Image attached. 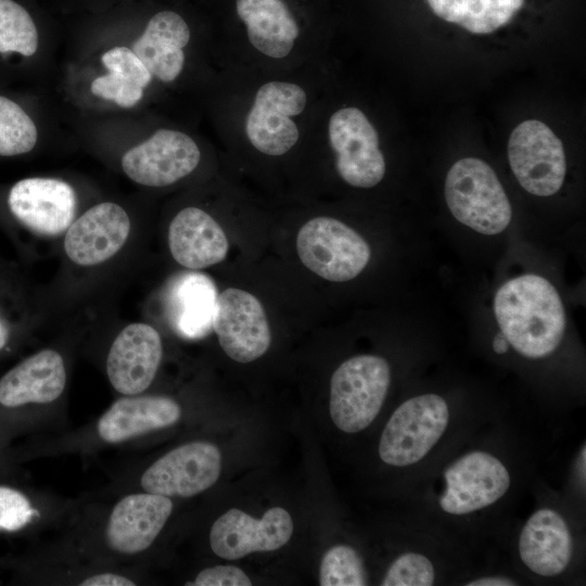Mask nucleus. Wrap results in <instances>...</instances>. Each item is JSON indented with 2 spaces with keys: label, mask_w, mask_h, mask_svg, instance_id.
<instances>
[{
  "label": "nucleus",
  "mask_w": 586,
  "mask_h": 586,
  "mask_svg": "<svg viewBox=\"0 0 586 586\" xmlns=\"http://www.w3.org/2000/svg\"><path fill=\"white\" fill-rule=\"evenodd\" d=\"M321 586H362L368 574L358 551L349 545H335L322 557L320 564Z\"/></svg>",
  "instance_id": "cd10ccee"
},
{
  "label": "nucleus",
  "mask_w": 586,
  "mask_h": 586,
  "mask_svg": "<svg viewBox=\"0 0 586 586\" xmlns=\"http://www.w3.org/2000/svg\"><path fill=\"white\" fill-rule=\"evenodd\" d=\"M81 586H133L131 579L114 573H102L84 579Z\"/></svg>",
  "instance_id": "72a5a7b5"
},
{
  "label": "nucleus",
  "mask_w": 586,
  "mask_h": 586,
  "mask_svg": "<svg viewBox=\"0 0 586 586\" xmlns=\"http://www.w3.org/2000/svg\"><path fill=\"white\" fill-rule=\"evenodd\" d=\"M445 199L454 217L474 231L494 235L511 221V205L493 168L466 157L456 162L445 180Z\"/></svg>",
  "instance_id": "20e7f679"
},
{
  "label": "nucleus",
  "mask_w": 586,
  "mask_h": 586,
  "mask_svg": "<svg viewBox=\"0 0 586 586\" xmlns=\"http://www.w3.org/2000/svg\"><path fill=\"white\" fill-rule=\"evenodd\" d=\"M217 297V288L205 273L183 271L173 277L165 291V310L174 331L186 340L207 336Z\"/></svg>",
  "instance_id": "6ab92c4d"
},
{
  "label": "nucleus",
  "mask_w": 586,
  "mask_h": 586,
  "mask_svg": "<svg viewBox=\"0 0 586 586\" xmlns=\"http://www.w3.org/2000/svg\"><path fill=\"white\" fill-rule=\"evenodd\" d=\"M173 511L169 497L132 494L113 508L107 527L109 546L120 553L133 555L148 549L155 540Z\"/></svg>",
  "instance_id": "a211bd4d"
},
{
  "label": "nucleus",
  "mask_w": 586,
  "mask_h": 586,
  "mask_svg": "<svg viewBox=\"0 0 586 586\" xmlns=\"http://www.w3.org/2000/svg\"><path fill=\"white\" fill-rule=\"evenodd\" d=\"M101 61L109 72L119 74L143 89L151 82L152 74L129 48L114 47L102 54Z\"/></svg>",
  "instance_id": "7c9ffc66"
},
{
  "label": "nucleus",
  "mask_w": 586,
  "mask_h": 586,
  "mask_svg": "<svg viewBox=\"0 0 586 586\" xmlns=\"http://www.w3.org/2000/svg\"><path fill=\"white\" fill-rule=\"evenodd\" d=\"M130 219L118 204L104 202L71 224L64 239L68 258L80 266H94L113 257L126 243Z\"/></svg>",
  "instance_id": "f3484780"
},
{
  "label": "nucleus",
  "mask_w": 586,
  "mask_h": 586,
  "mask_svg": "<svg viewBox=\"0 0 586 586\" xmlns=\"http://www.w3.org/2000/svg\"><path fill=\"white\" fill-rule=\"evenodd\" d=\"M517 547L519 559L527 571L543 578H553L571 566L575 539L563 513L543 506L524 522Z\"/></svg>",
  "instance_id": "4468645a"
},
{
  "label": "nucleus",
  "mask_w": 586,
  "mask_h": 586,
  "mask_svg": "<svg viewBox=\"0 0 586 586\" xmlns=\"http://www.w3.org/2000/svg\"><path fill=\"white\" fill-rule=\"evenodd\" d=\"M9 340V328L0 317V349H2Z\"/></svg>",
  "instance_id": "e433bc0d"
},
{
  "label": "nucleus",
  "mask_w": 586,
  "mask_h": 586,
  "mask_svg": "<svg viewBox=\"0 0 586 586\" xmlns=\"http://www.w3.org/2000/svg\"><path fill=\"white\" fill-rule=\"evenodd\" d=\"M163 356L155 328L143 322L126 326L115 337L106 359V373L120 394L137 395L153 382Z\"/></svg>",
  "instance_id": "dca6fc26"
},
{
  "label": "nucleus",
  "mask_w": 586,
  "mask_h": 586,
  "mask_svg": "<svg viewBox=\"0 0 586 586\" xmlns=\"http://www.w3.org/2000/svg\"><path fill=\"white\" fill-rule=\"evenodd\" d=\"M224 352L242 364L263 356L271 342L265 309L253 294L229 288L218 294L213 321Z\"/></svg>",
  "instance_id": "9b49d317"
},
{
  "label": "nucleus",
  "mask_w": 586,
  "mask_h": 586,
  "mask_svg": "<svg viewBox=\"0 0 586 586\" xmlns=\"http://www.w3.org/2000/svg\"><path fill=\"white\" fill-rule=\"evenodd\" d=\"M454 416L446 398L436 393L406 399L393 411L381 433L380 459L394 468L417 466L447 434Z\"/></svg>",
  "instance_id": "f03ea898"
},
{
  "label": "nucleus",
  "mask_w": 586,
  "mask_h": 586,
  "mask_svg": "<svg viewBox=\"0 0 586 586\" xmlns=\"http://www.w3.org/2000/svg\"><path fill=\"white\" fill-rule=\"evenodd\" d=\"M190 40L186 21L176 12L162 11L149 21L132 51L149 72L164 82L175 80L184 64L182 48Z\"/></svg>",
  "instance_id": "5701e85b"
},
{
  "label": "nucleus",
  "mask_w": 586,
  "mask_h": 586,
  "mask_svg": "<svg viewBox=\"0 0 586 586\" xmlns=\"http://www.w3.org/2000/svg\"><path fill=\"white\" fill-rule=\"evenodd\" d=\"M37 138V128L30 116L16 102L0 95V155L30 152Z\"/></svg>",
  "instance_id": "bb28decb"
},
{
  "label": "nucleus",
  "mask_w": 586,
  "mask_h": 586,
  "mask_svg": "<svg viewBox=\"0 0 586 586\" xmlns=\"http://www.w3.org/2000/svg\"><path fill=\"white\" fill-rule=\"evenodd\" d=\"M391 384V368L377 355L348 358L334 371L330 383L329 409L334 425L354 434L378 417Z\"/></svg>",
  "instance_id": "39448f33"
},
{
  "label": "nucleus",
  "mask_w": 586,
  "mask_h": 586,
  "mask_svg": "<svg viewBox=\"0 0 586 586\" xmlns=\"http://www.w3.org/2000/svg\"><path fill=\"white\" fill-rule=\"evenodd\" d=\"M35 514L37 511L22 493L0 486V530L17 531Z\"/></svg>",
  "instance_id": "2f4dec72"
},
{
  "label": "nucleus",
  "mask_w": 586,
  "mask_h": 586,
  "mask_svg": "<svg viewBox=\"0 0 586 586\" xmlns=\"http://www.w3.org/2000/svg\"><path fill=\"white\" fill-rule=\"evenodd\" d=\"M468 586H513L518 581L506 575L491 574L475 577L463 583Z\"/></svg>",
  "instance_id": "f704fd0d"
},
{
  "label": "nucleus",
  "mask_w": 586,
  "mask_h": 586,
  "mask_svg": "<svg viewBox=\"0 0 586 586\" xmlns=\"http://www.w3.org/2000/svg\"><path fill=\"white\" fill-rule=\"evenodd\" d=\"M66 383L62 356L40 351L8 371L0 380V404L17 407L29 403L48 404L60 397Z\"/></svg>",
  "instance_id": "412c9836"
},
{
  "label": "nucleus",
  "mask_w": 586,
  "mask_h": 586,
  "mask_svg": "<svg viewBox=\"0 0 586 586\" xmlns=\"http://www.w3.org/2000/svg\"><path fill=\"white\" fill-rule=\"evenodd\" d=\"M296 250L305 267L333 282L356 278L371 256L369 244L358 232L324 216L313 218L300 229Z\"/></svg>",
  "instance_id": "423d86ee"
},
{
  "label": "nucleus",
  "mask_w": 586,
  "mask_h": 586,
  "mask_svg": "<svg viewBox=\"0 0 586 586\" xmlns=\"http://www.w3.org/2000/svg\"><path fill=\"white\" fill-rule=\"evenodd\" d=\"M509 343L507 341V339L504 336V334L500 332L498 333L495 337H494V341H493V348L495 351V353L497 354H505L508 352L509 349Z\"/></svg>",
  "instance_id": "c9c22d12"
},
{
  "label": "nucleus",
  "mask_w": 586,
  "mask_h": 586,
  "mask_svg": "<svg viewBox=\"0 0 586 586\" xmlns=\"http://www.w3.org/2000/svg\"><path fill=\"white\" fill-rule=\"evenodd\" d=\"M250 42L270 58L286 56L300 34L298 25L282 0H235Z\"/></svg>",
  "instance_id": "b1692460"
},
{
  "label": "nucleus",
  "mask_w": 586,
  "mask_h": 586,
  "mask_svg": "<svg viewBox=\"0 0 586 586\" xmlns=\"http://www.w3.org/2000/svg\"><path fill=\"white\" fill-rule=\"evenodd\" d=\"M38 31L29 13L13 0H0V53L35 54Z\"/></svg>",
  "instance_id": "a878e982"
},
{
  "label": "nucleus",
  "mask_w": 586,
  "mask_h": 586,
  "mask_svg": "<svg viewBox=\"0 0 586 586\" xmlns=\"http://www.w3.org/2000/svg\"><path fill=\"white\" fill-rule=\"evenodd\" d=\"M307 97L303 88L285 81L264 84L246 117L245 131L256 150L282 155L294 146L300 132L291 116L301 114Z\"/></svg>",
  "instance_id": "1a4fd4ad"
},
{
  "label": "nucleus",
  "mask_w": 586,
  "mask_h": 586,
  "mask_svg": "<svg viewBox=\"0 0 586 586\" xmlns=\"http://www.w3.org/2000/svg\"><path fill=\"white\" fill-rule=\"evenodd\" d=\"M91 92L122 107L135 106L143 97V88L128 78L111 73L97 77L91 82Z\"/></svg>",
  "instance_id": "c756f323"
},
{
  "label": "nucleus",
  "mask_w": 586,
  "mask_h": 586,
  "mask_svg": "<svg viewBox=\"0 0 586 586\" xmlns=\"http://www.w3.org/2000/svg\"><path fill=\"white\" fill-rule=\"evenodd\" d=\"M195 586H251L249 576L234 565H216L202 570L193 584Z\"/></svg>",
  "instance_id": "473e14b6"
},
{
  "label": "nucleus",
  "mask_w": 586,
  "mask_h": 586,
  "mask_svg": "<svg viewBox=\"0 0 586 586\" xmlns=\"http://www.w3.org/2000/svg\"><path fill=\"white\" fill-rule=\"evenodd\" d=\"M201 153L191 137L169 129H160L122 157L124 173L146 187H166L192 173Z\"/></svg>",
  "instance_id": "f8f14e48"
},
{
  "label": "nucleus",
  "mask_w": 586,
  "mask_h": 586,
  "mask_svg": "<svg viewBox=\"0 0 586 586\" xmlns=\"http://www.w3.org/2000/svg\"><path fill=\"white\" fill-rule=\"evenodd\" d=\"M292 533V518L283 508L272 507L260 519L233 508L214 522L209 544L218 557L234 560L256 551L277 550Z\"/></svg>",
  "instance_id": "ddd939ff"
},
{
  "label": "nucleus",
  "mask_w": 586,
  "mask_h": 586,
  "mask_svg": "<svg viewBox=\"0 0 586 586\" xmlns=\"http://www.w3.org/2000/svg\"><path fill=\"white\" fill-rule=\"evenodd\" d=\"M511 484V471L498 455L487 449H471L443 470L435 505L448 517L472 515L504 499Z\"/></svg>",
  "instance_id": "7ed1b4c3"
},
{
  "label": "nucleus",
  "mask_w": 586,
  "mask_h": 586,
  "mask_svg": "<svg viewBox=\"0 0 586 586\" xmlns=\"http://www.w3.org/2000/svg\"><path fill=\"white\" fill-rule=\"evenodd\" d=\"M437 572L433 561L420 552L398 556L386 570L383 586H430L434 585Z\"/></svg>",
  "instance_id": "c85d7f7f"
},
{
  "label": "nucleus",
  "mask_w": 586,
  "mask_h": 586,
  "mask_svg": "<svg viewBox=\"0 0 586 586\" xmlns=\"http://www.w3.org/2000/svg\"><path fill=\"white\" fill-rule=\"evenodd\" d=\"M173 258L189 269H201L222 262L229 242L219 224L201 208L181 209L168 228Z\"/></svg>",
  "instance_id": "aec40b11"
},
{
  "label": "nucleus",
  "mask_w": 586,
  "mask_h": 586,
  "mask_svg": "<svg viewBox=\"0 0 586 586\" xmlns=\"http://www.w3.org/2000/svg\"><path fill=\"white\" fill-rule=\"evenodd\" d=\"M180 406L165 396H135L116 400L98 422L100 437L120 443L131 437L176 423Z\"/></svg>",
  "instance_id": "4be33fe9"
},
{
  "label": "nucleus",
  "mask_w": 586,
  "mask_h": 586,
  "mask_svg": "<svg viewBox=\"0 0 586 586\" xmlns=\"http://www.w3.org/2000/svg\"><path fill=\"white\" fill-rule=\"evenodd\" d=\"M442 20L484 35L508 24L524 0H426Z\"/></svg>",
  "instance_id": "393cba45"
},
{
  "label": "nucleus",
  "mask_w": 586,
  "mask_h": 586,
  "mask_svg": "<svg viewBox=\"0 0 586 586\" xmlns=\"http://www.w3.org/2000/svg\"><path fill=\"white\" fill-rule=\"evenodd\" d=\"M329 140L336 155L335 166L344 181L357 188L378 184L385 174L379 136L357 107L336 111L329 120Z\"/></svg>",
  "instance_id": "6e6552de"
},
{
  "label": "nucleus",
  "mask_w": 586,
  "mask_h": 586,
  "mask_svg": "<svg viewBox=\"0 0 586 586\" xmlns=\"http://www.w3.org/2000/svg\"><path fill=\"white\" fill-rule=\"evenodd\" d=\"M8 205L13 216L30 230L56 235L73 222L77 199L73 187L63 180L33 177L13 184Z\"/></svg>",
  "instance_id": "2eb2a0df"
},
{
  "label": "nucleus",
  "mask_w": 586,
  "mask_h": 586,
  "mask_svg": "<svg viewBox=\"0 0 586 586\" xmlns=\"http://www.w3.org/2000/svg\"><path fill=\"white\" fill-rule=\"evenodd\" d=\"M508 158L517 180L531 194L549 196L563 184L566 162L562 142L540 120L528 119L514 128Z\"/></svg>",
  "instance_id": "0eeeda50"
},
{
  "label": "nucleus",
  "mask_w": 586,
  "mask_h": 586,
  "mask_svg": "<svg viewBox=\"0 0 586 586\" xmlns=\"http://www.w3.org/2000/svg\"><path fill=\"white\" fill-rule=\"evenodd\" d=\"M221 471V454L208 442H191L165 454L141 477L142 488L166 497H191L213 486Z\"/></svg>",
  "instance_id": "9d476101"
},
{
  "label": "nucleus",
  "mask_w": 586,
  "mask_h": 586,
  "mask_svg": "<svg viewBox=\"0 0 586 586\" xmlns=\"http://www.w3.org/2000/svg\"><path fill=\"white\" fill-rule=\"evenodd\" d=\"M500 332L519 354L531 359L551 355L565 330V313L556 288L537 275L504 283L494 298Z\"/></svg>",
  "instance_id": "f257e3e1"
}]
</instances>
